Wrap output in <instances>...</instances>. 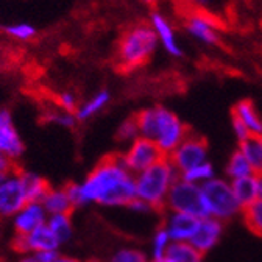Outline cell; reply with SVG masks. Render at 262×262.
I'll return each instance as SVG.
<instances>
[{"instance_id": "277c9868", "label": "cell", "mask_w": 262, "mask_h": 262, "mask_svg": "<svg viewBox=\"0 0 262 262\" xmlns=\"http://www.w3.org/2000/svg\"><path fill=\"white\" fill-rule=\"evenodd\" d=\"M178 178L180 173L170 159L162 158L147 170L135 175L136 199L145 202L153 211H166L169 192Z\"/></svg>"}, {"instance_id": "ac0fdd59", "label": "cell", "mask_w": 262, "mask_h": 262, "mask_svg": "<svg viewBox=\"0 0 262 262\" xmlns=\"http://www.w3.org/2000/svg\"><path fill=\"white\" fill-rule=\"evenodd\" d=\"M231 117H236L247 128L250 135L262 136V117L251 100H241L236 103Z\"/></svg>"}, {"instance_id": "7402d4cb", "label": "cell", "mask_w": 262, "mask_h": 262, "mask_svg": "<svg viewBox=\"0 0 262 262\" xmlns=\"http://www.w3.org/2000/svg\"><path fill=\"white\" fill-rule=\"evenodd\" d=\"M110 102H111V94L106 89H102V91L95 92L94 95H91L83 103H80L75 116L78 120H88L100 111H103Z\"/></svg>"}, {"instance_id": "60d3db41", "label": "cell", "mask_w": 262, "mask_h": 262, "mask_svg": "<svg viewBox=\"0 0 262 262\" xmlns=\"http://www.w3.org/2000/svg\"><path fill=\"white\" fill-rule=\"evenodd\" d=\"M259 196L262 199V175H259Z\"/></svg>"}, {"instance_id": "44dd1931", "label": "cell", "mask_w": 262, "mask_h": 262, "mask_svg": "<svg viewBox=\"0 0 262 262\" xmlns=\"http://www.w3.org/2000/svg\"><path fill=\"white\" fill-rule=\"evenodd\" d=\"M20 175V181L27 195L28 202H41L44 199V195L47 193V190L50 189L49 183L36 173L31 172H25V170H19Z\"/></svg>"}, {"instance_id": "603a6c76", "label": "cell", "mask_w": 262, "mask_h": 262, "mask_svg": "<svg viewBox=\"0 0 262 262\" xmlns=\"http://www.w3.org/2000/svg\"><path fill=\"white\" fill-rule=\"evenodd\" d=\"M166 259L169 262H203L205 254L196 250L190 242H172Z\"/></svg>"}, {"instance_id": "83f0119b", "label": "cell", "mask_w": 262, "mask_h": 262, "mask_svg": "<svg viewBox=\"0 0 262 262\" xmlns=\"http://www.w3.org/2000/svg\"><path fill=\"white\" fill-rule=\"evenodd\" d=\"M242 219L250 231L262 237V199L256 200L253 205L242 211Z\"/></svg>"}, {"instance_id": "e575fe53", "label": "cell", "mask_w": 262, "mask_h": 262, "mask_svg": "<svg viewBox=\"0 0 262 262\" xmlns=\"http://www.w3.org/2000/svg\"><path fill=\"white\" fill-rule=\"evenodd\" d=\"M129 209H133L135 212H139V214H148V212H151L153 209L145 203V202H142V200H133L129 203V206H128Z\"/></svg>"}, {"instance_id": "2e32d148", "label": "cell", "mask_w": 262, "mask_h": 262, "mask_svg": "<svg viewBox=\"0 0 262 262\" xmlns=\"http://www.w3.org/2000/svg\"><path fill=\"white\" fill-rule=\"evenodd\" d=\"M49 214L41 202H28L14 217L13 225L16 234H28L47 223Z\"/></svg>"}, {"instance_id": "74e56055", "label": "cell", "mask_w": 262, "mask_h": 262, "mask_svg": "<svg viewBox=\"0 0 262 262\" xmlns=\"http://www.w3.org/2000/svg\"><path fill=\"white\" fill-rule=\"evenodd\" d=\"M192 2H193L195 7H199L202 10H206V8H209L214 4V0H192Z\"/></svg>"}, {"instance_id": "836d02e7", "label": "cell", "mask_w": 262, "mask_h": 262, "mask_svg": "<svg viewBox=\"0 0 262 262\" xmlns=\"http://www.w3.org/2000/svg\"><path fill=\"white\" fill-rule=\"evenodd\" d=\"M231 126H233V131H234V136L237 138L239 142L244 141L245 138L251 136V135L248 133V131H247V128H245L236 117H231Z\"/></svg>"}, {"instance_id": "ab89813d", "label": "cell", "mask_w": 262, "mask_h": 262, "mask_svg": "<svg viewBox=\"0 0 262 262\" xmlns=\"http://www.w3.org/2000/svg\"><path fill=\"white\" fill-rule=\"evenodd\" d=\"M19 262H39L35 254H24Z\"/></svg>"}, {"instance_id": "7a4b0ae2", "label": "cell", "mask_w": 262, "mask_h": 262, "mask_svg": "<svg viewBox=\"0 0 262 262\" xmlns=\"http://www.w3.org/2000/svg\"><path fill=\"white\" fill-rule=\"evenodd\" d=\"M135 119L139 136L153 141L166 156H170L189 135L187 125L166 106L145 108L139 111Z\"/></svg>"}, {"instance_id": "d590c367", "label": "cell", "mask_w": 262, "mask_h": 262, "mask_svg": "<svg viewBox=\"0 0 262 262\" xmlns=\"http://www.w3.org/2000/svg\"><path fill=\"white\" fill-rule=\"evenodd\" d=\"M16 169L14 161H11L10 158H7L5 155L0 153V173H7Z\"/></svg>"}, {"instance_id": "30bf717a", "label": "cell", "mask_w": 262, "mask_h": 262, "mask_svg": "<svg viewBox=\"0 0 262 262\" xmlns=\"http://www.w3.org/2000/svg\"><path fill=\"white\" fill-rule=\"evenodd\" d=\"M59 241L50 231V228L46 225L36 228L35 231L28 234H16L13 241V247L16 251L24 254H36L41 251H58Z\"/></svg>"}, {"instance_id": "8d00e7d4", "label": "cell", "mask_w": 262, "mask_h": 262, "mask_svg": "<svg viewBox=\"0 0 262 262\" xmlns=\"http://www.w3.org/2000/svg\"><path fill=\"white\" fill-rule=\"evenodd\" d=\"M58 254H59L58 251H41V253H36L35 256L39 262H53Z\"/></svg>"}, {"instance_id": "f35d334b", "label": "cell", "mask_w": 262, "mask_h": 262, "mask_svg": "<svg viewBox=\"0 0 262 262\" xmlns=\"http://www.w3.org/2000/svg\"><path fill=\"white\" fill-rule=\"evenodd\" d=\"M53 262H80L78 259L72 257V256H66V254H58L56 259Z\"/></svg>"}, {"instance_id": "484cf974", "label": "cell", "mask_w": 262, "mask_h": 262, "mask_svg": "<svg viewBox=\"0 0 262 262\" xmlns=\"http://www.w3.org/2000/svg\"><path fill=\"white\" fill-rule=\"evenodd\" d=\"M180 178L187 183L196 184V186H203L205 183L215 178V169L209 161H205V162L199 164V166H193L189 170L180 173Z\"/></svg>"}, {"instance_id": "d6a6232c", "label": "cell", "mask_w": 262, "mask_h": 262, "mask_svg": "<svg viewBox=\"0 0 262 262\" xmlns=\"http://www.w3.org/2000/svg\"><path fill=\"white\" fill-rule=\"evenodd\" d=\"M50 120H52L53 123L62 126V128H74V126L77 125V122H78V119H77V116H75L74 113L62 111V110H59V108H58L56 113L50 114Z\"/></svg>"}, {"instance_id": "6da1fadb", "label": "cell", "mask_w": 262, "mask_h": 262, "mask_svg": "<svg viewBox=\"0 0 262 262\" xmlns=\"http://www.w3.org/2000/svg\"><path fill=\"white\" fill-rule=\"evenodd\" d=\"M74 206L102 205L110 208H128L136 200L135 175L123 164L120 153L103 158L81 183L66 186Z\"/></svg>"}, {"instance_id": "4fadbf2b", "label": "cell", "mask_w": 262, "mask_h": 262, "mask_svg": "<svg viewBox=\"0 0 262 262\" xmlns=\"http://www.w3.org/2000/svg\"><path fill=\"white\" fill-rule=\"evenodd\" d=\"M164 212H166V217H164L162 226L166 228L172 242H190L196 226H199L200 219L184 212H173V211H164Z\"/></svg>"}, {"instance_id": "4316f807", "label": "cell", "mask_w": 262, "mask_h": 262, "mask_svg": "<svg viewBox=\"0 0 262 262\" xmlns=\"http://www.w3.org/2000/svg\"><path fill=\"white\" fill-rule=\"evenodd\" d=\"M170 244H172V239H170L169 233L166 231V228L161 225L151 236L150 259H164L167 254V250H169Z\"/></svg>"}, {"instance_id": "5bb4252c", "label": "cell", "mask_w": 262, "mask_h": 262, "mask_svg": "<svg viewBox=\"0 0 262 262\" xmlns=\"http://www.w3.org/2000/svg\"><path fill=\"white\" fill-rule=\"evenodd\" d=\"M148 24L151 25L155 35L158 38V42L162 46V49L166 50L169 55H172L175 58H180L183 55V49H181V44H180V41L177 38V33L173 30L172 22L162 13L153 11L150 14Z\"/></svg>"}, {"instance_id": "f546056e", "label": "cell", "mask_w": 262, "mask_h": 262, "mask_svg": "<svg viewBox=\"0 0 262 262\" xmlns=\"http://www.w3.org/2000/svg\"><path fill=\"white\" fill-rule=\"evenodd\" d=\"M108 262H150V259L147 257V254L139 250V248H133V247H125L117 250Z\"/></svg>"}, {"instance_id": "ffe728a7", "label": "cell", "mask_w": 262, "mask_h": 262, "mask_svg": "<svg viewBox=\"0 0 262 262\" xmlns=\"http://www.w3.org/2000/svg\"><path fill=\"white\" fill-rule=\"evenodd\" d=\"M239 150L247 158L254 175H262V136L251 135L239 142Z\"/></svg>"}, {"instance_id": "d6986e66", "label": "cell", "mask_w": 262, "mask_h": 262, "mask_svg": "<svg viewBox=\"0 0 262 262\" xmlns=\"http://www.w3.org/2000/svg\"><path fill=\"white\" fill-rule=\"evenodd\" d=\"M233 192L242 209L253 205L256 200H259V177L257 175H248L239 180L231 181Z\"/></svg>"}, {"instance_id": "cb8c5ba5", "label": "cell", "mask_w": 262, "mask_h": 262, "mask_svg": "<svg viewBox=\"0 0 262 262\" xmlns=\"http://www.w3.org/2000/svg\"><path fill=\"white\" fill-rule=\"evenodd\" d=\"M248 175H254L250 162L247 161V158L242 155V151L237 148L231 156H229L228 162H226V167H225V177L229 181H234Z\"/></svg>"}, {"instance_id": "1f68e13d", "label": "cell", "mask_w": 262, "mask_h": 262, "mask_svg": "<svg viewBox=\"0 0 262 262\" xmlns=\"http://www.w3.org/2000/svg\"><path fill=\"white\" fill-rule=\"evenodd\" d=\"M56 105H58L59 110L68 111V113H74V114L77 113V110L80 106L78 97L74 92H71V91H64V92L58 94V97H56Z\"/></svg>"}, {"instance_id": "7c38bea8", "label": "cell", "mask_w": 262, "mask_h": 262, "mask_svg": "<svg viewBox=\"0 0 262 262\" xmlns=\"http://www.w3.org/2000/svg\"><path fill=\"white\" fill-rule=\"evenodd\" d=\"M24 150V141L13 123L10 111L0 110V153L11 161H16L22 156Z\"/></svg>"}, {"instance_id": "b9f144b4", "label": "cell", "mask_w": 262, "mask_h": 262, "mask_svg": "<svg viewBox=\"0 0 262 262\" xmlns=\"http://www.w3.org/2000/svg\"><path fill=\"white\" fill-rule=\"evenodd\" d=\"M150 262H169V260L164 257V259H150Z\"/></svg>"}, {"instance_id": "ba28073f", "label": "cell", "mask_w": 262, "mask_h": 262, "mask_svg": "<svg viewBox=\"0 0 262 262\" xmlns=\"http://www.w3.org/2000/svg\"><path fill=\"white\" fill-rule=\"evenodd\" d=\"M27 203L19 169L0 173V219L14 217Z\"/></svg>"}, {"instance_id": "9a60e30c", "label": "cell", "mask_w": 262, "mask_h": 262, "mask_svg": "<svg viewBox=\"0 0 262 262\" xmlns=\"http://www.w3.org/2000/svg\"><path fill=\"white\" fill-rule=\"evenodd\" d=\"M223 222L214 219V217H203L199 222L195 233L190 239V244L200 250L203 254L211 251L220 241L223 234Z\"/></svg>"}, {"instance_id": "8992f818", "label": "cell", "mask_w": 262, "mask_h": 262, "mask_svg": "<svg viewBox=\"0 0 262 262\" xmlns=\"http://www.w3.org/2000/svg\"><path fill=\"white\" fill-rule=\"evenodd\" d=\"M166 211L184 212V214H190L199 219L206 217L202 186H196V184H192L178 178L169 192Z\"/></svg>"}, {"instance_id": "52a82bcc", "label": "cell", "mask_w": 262, "mask_h": 262, "mask_svg": "<svg viewBox=\"0 0 262 262\" xmlns=\"http://www.w3.org/2000/svg\"><path fill=\"white\" fill-rule=\"evenodd\" d=\"M120 158L126 169L133 175H138L167 156L161 151V148L153 141L139 136L131 144H128L126 150L120 153Z\"/></svg>"}, {"instance_id": "d4e9b609", "label": "cell", "mask_w": 262, "mask_h": 262, "mask_svg": "<svg viewBox=\"0 0 262 262\" xmlns=\"http://www.w3.org/2000/svg\"><path fill=\"white\" fill-rule=\"evenodd\" d=\"M47 226L50 231L55 234V237L59 241V244H66L72 239L74 234V226L71 220V214H56V215H49L47 219Z\"/></svg>"}, {"instance_id": "7bdbcfd3", "label": "cell", "mask_w": 262, "mask_h": 262, "mask_svg": "<svg viewBox=\"0 0 262 262\" xmlns=\"http://www.w3.org/2000/svg\"><path fill=\"white\" fill-rule=\"evenodd\" d=\"M141 2H144V4H147V5H151V4L156 2V0H141Z\"/></svg>"}, {"instance_id": "f1b7e54d", "label": "cell", "mask_w": 262, "mask_h": 262, "mask_svg": "<svg viewBox=\"0 0 262 262\" xmlns=\"http://www.w3.org/2000/svg\"><path fill=\"white\" fill-rule=\"evenodd\" d=\"M4 33L19 42H28L31 39H35L36 36V28L28 22H16V24H8L4 27Z\"/></svg>"}, {"instance_id": "5b68a950", "label": "cell", "mask_w": 262, "mask_h": 262, "mask_svg": "<svg viewBox=\"0 0 262 262\" xmlns=\"http://www.w3.org/2000/svg\"><path fill=\"white\" fill-rule=\"evenodd\" d=\"M203 205L206 217H214L220 222H228L242 214V206L239 205L231 187V181L226 178H212L202 186Z\"/></svg>"}, {"instance_id": "e0dca14e", "label": "cell", "mask_w": 262, "mask_h": 262, "mask_svg": "<svg viewBox=\"0 0 262 262\" xmlns=\"http://www.w3.org/2000/svg\"><path fill=\"white\" fill-rule=\"evenodd\" d=\"M41 203L49 215L71 214L75 209L66 187H50L44 195V199L41 200Z\"/></svg>"}, {"instance_id": "3957f363", "label": "cell", "mask_w": 262, "mask_h": 262, "mask_svg": "<svg viewBox=\"0 0 262 262\" xmlns=\"http://www.w3.org/2000/svg\"><path fill=\"white\" fill-rule=\"evenodd\" d=\"M158 38L150 24L129 27L119 41L114 64L120 72H131L150 61L158 47Z\"/></svg>"}, {"instance_id": "8fae6325", "label": "cell", "mask_w": 262, "mask_h": 262, "mask_svg": "<svg viewBox=\"0 0 262 262\" xmlns=\"http://www.w3.org/2000/svg\"><path fill=\"white\" fill-rule=\"evenodd\" d=\"M184 27L189 35L203 46H215L220 39L219 24L203 11H193L186 17Z\"/></svg>"}, {"instance_id": "9c48e42d", "label": "cell", "mask_w": 262, "mask_h": 262, "mask_svg": "<svg viewBox=\"0 0 262 262\" xmlns=\"http://www.w3.org/2000/svg\"><path fill=\"white\" fill-rule=\"evenodd\" d=\"M167 158L178 170V173H183L190 167L208 161V142L202 136L189 133L187 138Z\"/></svg>"}, {"instance_id": "4dcf8cb0", "label": "cell", "mask_w": 262, "mask_h": 262, "mask_svg": "<svg viewBox=\"0 0 262 262\" xmlns=\"http://www.w3.org/2000/svg\"><path fill=\"white\" fill-rule=\"evenodd\" d=\"M139 138V128L136 123L135 116L126 119L125 122H122V125L117 129V141L125 142V144H131L135 139Z\"/></svg>"}]
</instances>
